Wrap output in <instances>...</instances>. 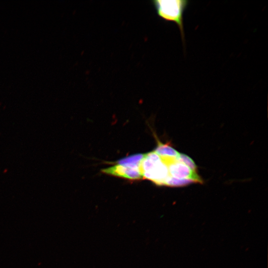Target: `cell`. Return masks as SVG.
I'll use <instances>...</instances> for the list:
<instances>
[{
  "label": "cell",
  "mask_w": 268,
  "mask_h": 268,
  "mask_svg": "<svg viewBox=\"0 0 268 268\" xmlns=\"http://www.w3.org/2000/svg\"><path fill=\"white\" fill-rule=\"evenodd\" d=\"M145 154H136L120 159L116 162L118 165H122L131 168L139 169L141 160Z\"/></svg>",
  "instance_id": "obj_5"
},
{
  "label": "cell",
  "mask_w": 268,
  "mask_h": 268,
  "mask_svg": "<svg viewBox=\"0 0 268 268\" xmlns=\"http://www.w3.org/2000/svg\"><path fill=\"white\" fill-rule=\"evenodd\" d=\"M161 158L167 165L170 176L177 179H190L196 183L202 182L197 171L192 170L184 164L178 161L176 158L167 157Z\"/></svg>",
  "instance_id": "obj_2"
},
{
  "label": "cell",
  "mask_w": 268,
  "mask_h": 268,
  "mask_svg": "<svg viewBox=\"0 0 268 268\" xmlns=\"http://www.w3.org/2000/svg\"><path fill=\"white\" fill-rule=\"evenodd\" d=\"M101 171L106 174L122 177L130 180H139L143 178L139 169H135L117 164Z\"/></svg>",
  "instance_id": "obj_4"
},
{
  "label": "cell",
  "mask_w": 268,
  "mask_h": 268,
  "mask_svg": "<svg viewBox=\"0 0 268 268\" xmlns=\"http://www.w3.org/2000/svg\"><path fill=\"white\" fill-rule=\"evenodd\" d=\"M143 178L152 181L158 186H163L164 180L169 176L167 165L162 160L156 163L148 171L142 174Z\"/></svg>",
  "instance_id": "obj_3"
},
{
  "label": "cell",
  "mask_w": 268,
  "mask_h": 268,
  "mask_svg": "<svg viewBox=\"0 0 268 268\" xmlns=\"http://www.w3.org/2000/svg\"><path fill=\"white\" fill-rule=\"evenodd\" d=\"M152 3L159 17L177 24L184 44L185 41L183 16L189 1L188 0H154L152 1Z\"/></svg>",
  "instance_id": "obj_1"
},
{
  "label": "cell",
  "mask_w": 268,
  "mask_h": 268,
  "mask_svg": "<svg viewBox=\"0 0 268 268\" xmlns=\"http://www.w3.org/2000/svg\"><path fill=\"white\" fill-rule=\"evenodd\" d=\"M196 182L190 179H177L170 175L164 180L163 186L169 187H183Z\"/></svg>",
  "instance_id": "obj_7"
},
{
  "label": "cell",
  "mask_w": 268,
  "mask_h": 268,
  "mask_svg": "<svg viewBox=\"0 0 268 268\" xmlns=\"http://www.w3.org/2000/svg\"><path fill=\"white\" fill-rule=\"evenodd\" d=\"M160 157L177 158L180 153L170 146L169 144H164L158 141V144L154 151Z\"/></svg>",
  "instance_id": "obj_6"
},
{
  "label": "cell",
  "mask_w": 268,
  "mask_h": 268,
  "mask_svg": "<svg viewBox=\"0 0 268 268\" xmlns=\"http://www.w3.org/2000/svg\"><path fill=\"white\" fill-rule=\"evenodd\" d=\"M176 159L184 164L193 171H197V167L193 159L186 154L180 153Z\"/></svg>",
  "instance_id": "obj_8"
}]
</instances>
